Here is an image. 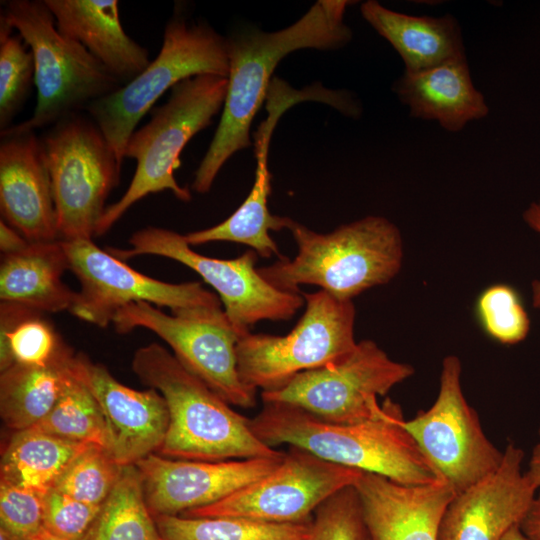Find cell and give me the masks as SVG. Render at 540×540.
I'll return each mask as SVG.
<instances>
[{
	"mask_svg": "<svg viewBox=\"0 0 540 540\" xmlns=\"http://www.w3.org/2000/svg\"><path fill=\"white\" fill-rule=\"evenodd\" d=\"M36 537L39 539V540H68V539H64V538H61V537H58L52 533H50L49 531H47L46 529H44L43 527L41 528V530L37 533Z\"/></svg>",
	"mask_w": 540,
	"mask_h": 540,
	"instance_id": "43",
	"label": "cell"
},
{
	"mask_svg": "<svg viewBox=\"0 0 540 540\" xmlns=\"http://www.w3.org/2000/svg\"><path fill=\"white\" fill-rule=\"evenodd\" d=\"M158 540H164V539H162V538L160 537Z\"/></svg>",
	"mask_w": 540,
	"mask_h": 540,
	"instance_id": "46",
	"label": "cell"
},
{
	"mask_svg": "<svg viewBox=\"0 0 540 540\" xmlns=\"http://www.w3.org/2000/svg\"><path fill=\"white\" fill-rule=\"evenodd\" d=\"M0 20L31 50L37 89L31 117L1 134L49 128L122 86L79 42L58 30L44 0L7 1Z\"/></svg>",
	"mask_w": 540,
	"mask_h": 540,
	"instance_id": "6",
	"label": "cell"
},
{
	"mask_svg": "<svg viewBox=\"0 0 540 540\" xmlns=\"http://www.w3.org/2000/svg\"><path fill=\"white\" fill-rule=\"evenodd\" d=\"M43 499L38 492L1 478V528L15 540L36 536L43 527Z\"/></svg>",
	"mask_w": 540,
	"mask_h": 540,
	"instance_id": "36",
	"label": "cell"
},
{
	"mask_svg": "<svg viewBox=\"0 0 540 540\" xmlns=\"http://www.w3.org/2000/svg\"><path fill=\"white\" fill-rule=\"evenodd\" d=\"M355 488L372 540H437L442 514L455 496L443 480L405 485L369 472Z\"/></svg>",
	"mask_w": 540,
	"mask_h": 540,
	"instance_id": "20",
	"label": "cell"
},
{
	"mask_svg": "<svg viewBox=\"0 0 540 540\" xmlns=\"http://www.w3.org/2000/svg\"><path fill=\"white\" fill-rule=\"evenodd\" d=\"M414 374L410 364L391 359L372 340H361L341 360L298 374L276 390L262 391L263 402L295 405L333 423L353 424L380 418L386 395Z\"/></svg>",
	"mask_w": 540,
	"mask_h": 540,
	"instance_id": "12",
	"label": "cell"
},
{
	"mask_svg": "<svg viewBox=\"0 0 540 540\" xmlns=\"http://www.w3.org/2000/svg\"><path fill=\"white\" fill-rule=\"evenodd\" d=\"M519 527L528 539L540 540V488L536 491Z\"/></svg>",
	"mask_w": 540,
	"mask_h": 540,
	"instance_id": "38",
	"label": "cell"
},
{
	"mask_svg": "<svg viewBox=\"0 0 540 540\" xmlns=\"http://www.w3.org/2000/svg\"><path fill=\"white\" fill-rule=\"evenodd\" d=\"M475 312L484 332L501 344L520 343L529 334V315L519 293L508 284L485 288L477 297Z\"/></svg>",
	"mask_w": 540,
	"mask_h": 540,
	"instance_id": "34",
	"label": "cell"
},
{
	"mask_svg": "<svg viewBox=\"0 0 540 540\" xmlns=\"http://www.w3.org/2000/svg\"><path fill=\"white\" fill-rule=\"evenodd\" d=\"M249 425L267 446L289 444L326 461L375 473L405 485L442 480L405 429L399 404L385 400L380 418L333 423L295 405L263 402Z\"/></svg>",
	"mask_w": 540,
	"mask_h": 540,
	"instance_id": "2",
	"label": "cell"
},
{
	"mask_svg": "<svg viewBox=\"0 0 540 540\" xmlns=\"http://www.w3.org/2000/svg\"><path fill=\"white\" fill-rule=\"evenodd\" d=\"M83 377L96 398L107 429L106 450L120 466L135 465L161 448L169 426L163 396L120 383L109 370L80 354Z\"/></svg>",
	"mask_w": 540,
	"mask_h": 540,
	"instance_id": "18",
	"label": "cell"
},
{
	"mask_svg": "<svg viewBox=\"0 0 540 540\" xmlns=\"http://www.w3.org/2000/svg\"><path fill=\"white\" fill-rule=\"evenodd\" d=\"M43 314L19 304L1 302V371L13 364L47 366L71 351Z\"/></svg>",
	"mask_w": 540,
	"mask_h": 540,
	"instance_id": "28",
	"label": "cell"
},
{
	"mask_svg": "<svg viewBox=\"0 0 540 540\" xmlns=\"http://www.w3.org/2000/svg\"><path fill=\"white\" fill-rule=\"evenodd\" d=\"M0 540H15L5 530L0 528Z\"/></svg>",
	"mask_w": 540,
	"mask_h": 540,
	"instance_id": "44",
	"label": "cell"
},
{
	"mask_svg": "<svg viewBox=\"0 0 540 540\" xmlns=\"http://www.w3.org/2000/svg\"><path fill=\"white\" fill-rule=\"evenodd\" d=\"M309 540H372L355 485L339 490L315 510Z\"/></svg>",
	"mask_w": 540,
	"mask_h": 540,
	"instance_id": "35",
	"label": "cell"
},
{
	"mask_svg": "<svg viewBox=\"0 0 540 540\" xmlns=\"http://www.w3.org/2000/svg\"><path fill=\"white\" fill-rule=\"evenodd\" d=\"M135 465L125 466L86 540H158Z\"/></svg>",
	"mask_w": 540,
	"mask_h": 540,
	"instance_id": "31",
	"label": "cell"
},
{
	"mask_svg": "<svg viewBox=\"0 0 540 540\" xmlns=\"http://www.w3.org/2000/svg\"><path fill=\"white\" fill-rule=\"evenodd\" d=\"M67 440L107 447V429L99 404L86 383L76 354L71 374L52 410L33 427Z\"/></svg>",
	"mask_w": 540,
	"mask_h": 540,
	"instance_id": "30",
	"label": "cell"
},
{
	"mask_svg": "<svg viewBox=\"0 0 540 540\" xmlns=\"http://www.w3.org/2000/svg\"><path fill=\"white\" fill-rule=\"evenodd\" d=\"M392 89L412 117L436 121L449 132H459L489 114L466 57L418 72L404 71Z\"/></svg>",
	"mask_w": 540,
	"mask_h": 540,
	"instance_id": "22",
	"label": "cell"
},
{
	"mask_svg": "<svg viewBox=\"0 0 540 540\" xmlns=\"http://www.w3.org/2000/svg\"><path fill=\"white\" fill-rule=\"evenodd\" d=\"M123 468L105 448L90 445L70 464L54 489L78 501L101 506Z\"/></svg>",
	"mask_w": 540,
	"mask_h": 540,
	"instance_id": "33",
	"label": "cell"
},
{
	"mask_svg": "<svg viewBox=\"0 0 540 540\" xmlns=\"http://www.w3.org/2000/svg\"><path fill=\"white\" fill-rule=\"evenodd\" d=\"M50 173L59 240H92L118 185L122 163L93 119L73 113L41 137Z\"/></svg>",
	"mask_w": 540,
	"mask_h": 540,
	"instance_id": "8",
	"label": "cell"
},
{
	"mask_svg": "<svg viewBox=\"0 0 540 540\" xmlns=\"http://www.w3.org/2000/svg\"><path fill=\"white\" fill-rule=\"evenodd\" d=\"M345 0H319L292 25L276 32L242 28L226 37L229 73L221 118L194 173L191 188L207 193L219 171L236 152L252 145L250 127L270 88L279 62L304 48L339 49L350 42Z\"/></svg>",
	"mask_w": 540,
	"mask_h": 540,
	"instance_id": "1",
	"label": "cell"
},
{
	"mask_svg": "<svg viewBox=\"0 0 540 540\" xmlns=\"http://www.w3.org/2000/svg\"><path fill=\"white\" fill-rule=\"evenodd\" d=\"M28 241L3 220L0 221V250L2 255L12 254L24 249Z\"/></svg>",
	"mask_w": 540,
	"mask_h": 540,
	"instance_id": "39",
	"label": "cell"
},
{
	"mask_svg": "<svg viewBox=\"0 0 540 540\" xmlns=\"http://www.w3.org/2000/svg\"><path fill=\"white\" fill-rule=\"evenodd\" d=\"M35 83L33 54L22 37L0 20V130L11 127Z\"/></svg>",
	"mask_w": 540,
	"mask_h": 540,
	"instance_id": "32",
	"label": "cell"
},
{
	"mask_svg": "<svg viewBox=\"0 0 540 540\" xmlns=\"http://www.w3.org/2000/svg\"><path fill=\"white\" fill-rule=\"evenodd\" d=\"M66 270L69 263L61 240L29 242L18 252L2 255L1 302L43 313L70 311L76 292L62 280Z\"/></svg>",
	"mask_w": 540,
	"mask_h": 540,
	"instance_id": "24",
	"label": "cell"
},
{
	"mask_svg": "<svg viewBox=\"0 0 540 540\" xmlns=\"http://www.w3.org/2000/svg\"><path fill=\"white\" fill-rule=\"evenodd\" d=\"M227 77L201 74L176 84L167 101L154 108L147 124L129 138L124 158L136 160L131 182L115 203L107 206L95 236L108 232L136 202L149 194L170 191L184 202L190 190L176 181L174 172L191 138L208 127L223 108Z\"/></svg>",
	"mask_w": 540,
	"mask_h": 540,
	"instance_id": "5",
	"label": "cell"
},
{
	"mask_svg": "<svg viewBox=\"0 0 540 540\" xmlns=\"http://www.w3.org/2000/svg\"><path fill=\"white\" fill-rule=\"evenodd\" d=\"M71 350L47 366L13 364L1 371L0 414L15 432L33 427L55 406L71 374Z\"/></svg>",
	"mask_w": 540,
	"mask_h": 540,
	"instance_id": "26",
	"label": "cell"
},
{
	"mask_svg": "<svg viewBox=\"0 0 540 540\" xmlns=\"http://www.w3.org/2000/svg\"><path fill=\"white\" fill-rule=\"evenodd\" d=\"M360 11L365 21L396 50L406 72H418L466 57L461 28L451 14L409 15L388 9L375 0L362 3Z\"/></svg>",
	"mask_w": 540,
	"mask_h": 540,
	"instance_id": "23",
	"label": "cell"
},
{
	"mask_svg": "<svg viewBox=\"0 0 540 540\" xmlns=\"http://www.w3.org/2000/svg\"><path fill=\"white\" fill-rule=\"evenodd\" d=\"M305 311L286 335L248 333L236 346L237 367L248 387L281 388L300 373L335 363L356 346V309L323 290L302 293Z\"/></svg>",
	"mask_w": 540,
	"mask_h": 540,
	"instance_id": "9",
	"label": "cell"
},
{
	"mask_svg": "<svg viewBox=\"0 0 540 540\" xmlns=\"http://www.w3.org/2000/svg\"><path fill=\"white\" fill-rule=\"evenodd\" d=\"M58 30L79 42L122 85L150 63L121 25L117 0H44Z\"/></svg>",
	"mask_w": 540,
	"mask_h": 540,
	"instance_id": "21",
	"label": "cell"
},
{
	"mask_svg": "<svg viewBox=\"0 0 540 540\" xmlns=\"http://www.w3.org/2000/svg\"><path fill=\"white\" fill-rule=\"evenodd\" d=\"M283 458L207 462L153 453L135 467L146 505L155 517L178 515L220 501L272 472Z\"/></svg>",
	"mask_w": 540,
	"mask_h": 540,
	"instance_id": "16",
	"label": "cell"
},
{
	"mask_svg": "<svg viewBox=\"0 0 540 540\" xmlns=\"http://www.w3.org/2000/svg\"><path fill=\"white\" fill-rule=\"evenodd\" d=\"M503 454L494 473L451 499L442 514L437 540H502L520 524L536 491L524 476L523 450L509 442Z\"/></svg>",
	"mask_w": 540,
	"mask_h": 540,
	"instance_id": "17",
	"label": "cell"
},
{
	"mask_svg": "<svg viewBox=\"0 0 540 540\" xmlns=\"http://www.w3.org/2000/svg\"><path fill=\"white\" fill-rule=\"evenodd\" d=\"M90 445L34 428L15 432L1 459V478L45 496Z\"/></svg>",
	"mask_w": 540,
	"mask_h": 540,
	"instance_id": "27",
	"label": "cell"
},
{
	"mask_svg": "<svg viewBox=\"0 0 540 540\" xmlns=\"http://www.w3.org/2000/svg\"><path fill=\"white\" fill-rule=\"evenodd\" d=\"M20 540H39V539L36 536H31V537L23 538Z\"/></svg>",
	"mask_w": 540,
	"mask_h": 540,
	"instance_id": "45",
	"label": "cell"
},
{
	"mask_svg": "<svg viewBox=\"0 0 540 540\" xmlns=\"http://www.w3.org/2000/svg\"><path fill=\"white\" fill-rule=\"evenodd\" d=\"M0 211L30 243L59 240L44 146L33 131L1 134Z\"/></svg>",
	"mask_w": 540,
	"mask_h": 540,
	"instance_id": "19",
	"label": "cell"
},
{
	"mask_svg": "<svg viewBox=\"0 0 540 540\" xmlns=\"http://www.w3.org/2000/svg\"><path fill=\"white\" fill-rule=\"evenodd\" d=\"M62 243L69 270L80 283L69 312L82 321L104 328L122 307L137 302L167 307L180 317H208L224 311L219 297L200 282L176 284L154 279L92 240Z\"/></svg>",
	"mask_w": 540,
	"mask_h": 540,
	"instance_id": "10",
	"label": "cell"
},
{
	"mask_svg": "<svg viewBox=\"0 0 540 540\" xmlns=\"http://www.w3.org/2000/svg\"><path fill=\"white\" fill-rule=\"evenodd\" d=\"M461 372L460 359L446 356L435 402L403 423L422 454L455 494L494 473L504 455L488 439L478 414L468 404L462 391Z\"/></svg>",
	"mask_w": 540,
	"mask_h": 540,
	"instance_id": "13",
	"label": "cell"
},
{
	"mask_svg": "<svg viewBox=\"0 0 540 540\" xmlns=\"http://www.w3.org/2000/svg\"><path fill=\"white\" fill-rule=\"evenodd\" d=\"M363 472L321 459L290 446L269 474L208 506L183 517H245L273 523L312 519L315 510L339 490L353 486Z\"/></svg>",
	"mask_w": 540,
	"mask_h": 540,
	"instance_id": "15",
	"label": "cell"
},
{
	"mask_svg": "<svg viewBox=\"0 0 540 540\" xmlns=\"http://www.w3.org/2000/svg\"><path fill=\"white\" fill-rule=\"evenodd\" d=\"M502 540H530L524 533L521 531L519 525L513 526L507 533L504 535Z\"/></svg>",
	"mask_w": 540,
	"mask_h": 540,
	"instance_id": "42",
	"label": "cell"
},
{
	"mask_svg": "<svg viewBox=\"0 0 540 540\" xmlns=\"http://www.w3.org/2000/svg\"><path fill=\"white\" fill-rule=\"evenodd\" d=\"M539 440L532 449L528 467L524 476L529 485L537 491L540 488V426L538 428Z\"/></svg>",
	"mask_w": 540,
	"mask_h": 540,
	"instance_id": "41",
	"label": "cell"
},
{
	"mask_svg": "<svg viewBox=\"0 0 540 540\" xmlns=\"http://www.w3.org/2000/svg\"><path fill=\"white\" fill-rule=\"evenodd\" d=\"M525 223L540 234V202H534L523 213ZM532 288V306L540 309V280H534Z\"/></svg>",
	"mask_w": 540,
	"mask_h": 540,
	"instance_id": "40",
	"label": "cell"
},
{
	"mask_svg": "<svg viewBox=\"0 0 540 540\" xmlns=\"http://www.w3.org/2000/svg\"><path fill=\"white\" fill-rule=\"evenodd\" d=\"M297 254L258 268L280 291L301 293L300 285L320 287L339 300L389 283L400 271L403 242L399 228L382 216H367L317 233L291 219L288 229Z\"/></svg>",
	"mask_w": 540,
	"mask_h": 540,
	"instance_id": "4",
	"label": "cell"
},
{
	"mask_svg": "<svg viewBox=\"0 0 540 540\" xmlns=\"http://www.w3.org/2000/svg\"><path fill=\"white\" fill-rule=\"evenodd\" d=\"M226 37L205 22H189L175 12L165 25L157 57L129 83L85 109L122 163L131 135L155 102L185 79L213 74L227 77Z\"/></svg>",
	"mask_w": 540,
	"mask_h": 540,
	"instance_id": "7",
	"label": "cell"
},
{
	"mask_svg": "<svg viewBox=\"0 0 540 540\" xmlns=\"http://www.w3.org/2000/svg\"><path fill=\"white\" fill-rule=\"evenodd\" d=\"M131 367L167 404L169 426L156 454L207 462L284 457L285 453L267 446L253 433L249 419L235 412L160 344L140 347Z\"/></svg>",
	"mask_w": 540,
	"mask_h": 540,
	"instance_id": "3",
	"label": "cell"
},
{
	"mask_svg": "<svg viewBox=\"0 0 540 540\" xmlns=\"http://www.w3.org/2000/svg\"><path fill=\"white\" fill-rule=\"evenodd\" d=\"M278 118L270 114L256 133L255 181L246 199L232 215L221 223L184 235L191 247L216 241H228L247 245L259 256L265 258L283 257L269 232L288 229L291 218L271 214L267 205L271 192V174L267 165L268 150L272 131Z\"/></svg>",
	"mask_w": 540,
	"mask_h": 540,
	"instance_id": "25",
	"label": "cell"
},
{
	"mask_svg": "<svg viewBox=\"0 0 540 540\" xmlns=\"http://www.w3.org/2000/svg\"><path fill=\"white\" fill-rule=\"evenodd\" d=\"M164 540H309L312 519L273 523L245 517H154Z\"/></svg>",
	"mask_w": 540,
	"mask_h": 540,
	"instance_id": "29",
	"label": "cell"
},
{
	"mask_svg": "<svg viewBox=\"0 0 540 540\" xmlns=\"http://www.w3.org/2000/svg\"><path fill=\"white\" fill-rule=\"evenodd\" d=\"M118 333L147 329L165 341L192 374L230 405L252 408L256 391L243 383L236 346L241 338L225 312L208 317L167 314L147 302L122 307L113 322Z\"/></svg>",
	"mask_w": 540,
	"mask_h": 540,
	"instance_id": "14",
	"label": "cell"
},
{
	"mask_svg": "<svg viewBox=\"0 0 540 540\" xmlns=\"http://www.w3.org/2000/svg\"><path fill=\"white\" fill-rule=\"evenodd\" d=\"M101 506L78 501L52 488L43 499V528L64 539L86 540Z\"/></svg>",
	"mask_w": 540,
	"mask_h": 540,
	"instance_id": "37",
	"label": "cell"
},
{
	"mask_svg": "<svg viewBox=\"0 0 540 540\" xmlns=\"http://www.w3.org/2000/svg\"><path fill=\"white\" fill-rule=\"evenodd\" d=\"M129 244L126 249L111 247L107 251L121 260L140 255L161 256L192 269L217 293L240 337L250 333L259 321L289 320L305 305L302 292L280 291L260 275L254 250L234 259L211 258L194 251L184 235L155 226L133 233Z\"/></svg>",
	"mask_w": 540,
	"mask_h": 540,
	"instance_id": "11",
	"label": "cell"
}]
</instances>
